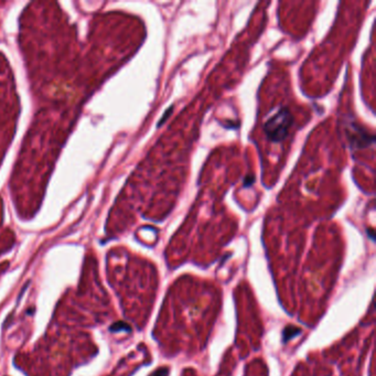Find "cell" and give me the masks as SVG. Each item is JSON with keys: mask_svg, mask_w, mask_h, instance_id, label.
<instances>
[{"mask_svg": "<svg viewBox=\"0 0 376 376\" xmlns=\"http://www.w3.org/2000/svg\"><path fill=\"white\" fill-rule=\"evenodd\" d=\"M293 123L294 117L292 113L287 107H281L276 114L268 117L264 124L263 129L267 138L271 142H280L286 139Z\"/></svg>", "mask_w": 376, "mask_h": 376, "instance_id": "obj_1", "label": "cell"}, {"mask_svg": "<svg viewBox=\"0 0 376 376\" xmlns=\"http://www.w3.org/2000/svg\"><path fill=\"white\" fill-rule=\"evenodd\" d=\"M350 133H353L351 136V142L355 144L357 147H366L374 141L373 136H369L365 130H360V127L357 126H355L354 129H351Z\"/></svg>", "mask_w": 376, "mask_h": 376, "instance_id": "obj_2", "label": "cell"}, {"mask_svg": "<svg viewBox=\"0 0 376 376\" xmlns=\"http://www.w3.org/2000/svg\"><path fill=\"white\" fill-rule=\"evenodd\" d=\"M121 329H126V330H129V327L127 326V324H125L123 322H117L115 324H113V326L111 327V331L115 332V331H119Z\"/></svg>", "mask_w": 376, "mask_h": 376, "instance_id": "obj_3", "label": "cell"}, {"mask_svg": "<svg viewBox=\"0 0 376 376\" xmlns=\"http://www.w3.org/2000/svg\"><path fill=\"white\" fill-rule=\"evenodd\" d=\"M172 110H173V107H172V106H171V107H169V108H168V111H167V112H166V114H164V115H163L162 119H161V121H160V122H159V125H158V126H161V125L163 124V122H166V121H167V118L169 117L170 113H171V112H172Z\"/></svg>", "mask_w": 376, "mask_h": 376, "instance_id": "obj_4", "label": "cell"}, {"mask_svg": "<svg viewBox=\"0 0 376 376\" xmlns=\"http://www.w3.org/2000/svg\"><path fill=\"white\" fill-rule=\"evenodd\" d=\"M254 181H255V176L254 175H248L244 181V186H246V187L250 186V185H252V183H254Z\"/></svg>", "mask_w": 376, "mask_h": 376, "instance_id": "obj_5", "label": "cell"}, {"mask_svg": "<svg viewBox=\"0 0 376 376\" xmlns=\"http://www.w3.org/2000/svg\"><path fill=\"white\" fill-rule=\"evenodd\" d=\"M163 375V371H162V369H161V371H159L158 373H156V374H153L152 376H162Z\"/></svg>", "mask_w": 376, "mask_h": 376, "instance_id": "obj_6", "label": "cell"}]
</instances>
